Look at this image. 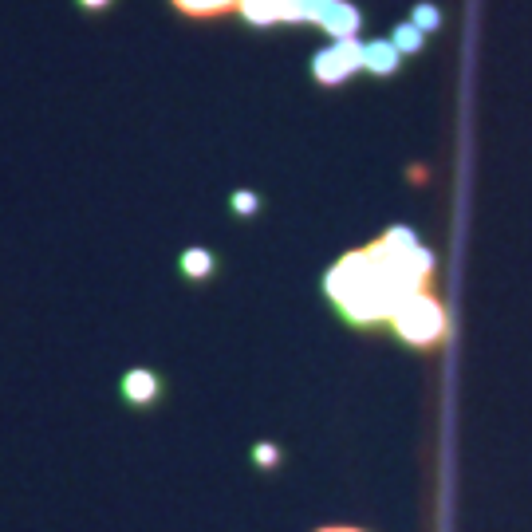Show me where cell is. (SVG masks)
Segmentation results:
<instances>
[{"label":"cell","instance_id":"1","mask_svg":"<svg viewBox=\"0 0 532 532\" xmlns=\"http://www.w3.org/2000/svg\"><path fill=\"white\" fill-rule=\"evenodd\" d=\"M430 280L434 253L414 237V229L395 225L367 249H355L343 261H335L324 288L347 324L375 328L391 324L410 296L430 292Z\"/></svg>","mask_w":532,"mask_h":532},{"label":"cell","instance_id":"2","mask_svg":"<svg viewBox=\"0 0 532 532\" xmlns=\"http://www.w3.org/2000/svg\"><path fill=\"white\" fill-rule=\"evenodd\" d=\"M391 328H395L402 343L426 351V347H438V343L450 339V316H446V308H442V300L434 292H418L395 312Z\"/></svg>","mask_w":532,"mask_h":532},{"label":"cell","instance_id":"3","mask_svg":"<svg viewBox=\"0 0 532 532\" xmlns=\"http://www.w3.org/2000/svg\"><path fill=\"white\" fill-rule=\"evenodd\" d=\"M359 67H363V44H359V40H335L332 48H324V52L312 60V75H316L324 87H339V83L351 79Z\"/></svg>","mask_w":532,"mask_h":532},{"label":"cell","instance_id":"4","mask_svg":"<svg viewBox=\"0 0 532 532\" xmlns=\"http://www.w3.org/2000/svg\"><path fill=\"white\" fill-rule=\"evenodd\" d=\"M123 399L131 402V406H150V402L162 399V379L154 375V371H146V367H134L123 375Z\"/></svg>","mask_w":532,"mask_h":532},{"label":"cell","instance_id":"5","mask_svg":"<svg viewBox=\"0 0 532 532\" xmlns=\"http://www.w3.org/2000/svg\"><path fill=\"white\" fill-rule=\"evenodd\" d=\"M320 28H324V32H332L335 40H355V32L363 28V16H359V8H355L351 0H335L332 8L324 12Z\"/></svg>","mask_w":532,"mask_h":532},{"label":"cell","instance_id":"6","mask_svg":"<svg viewBox=\"0 0 532 532\" xmlns=\"http://www.w3.org/2000/svg\"><path fill=\"white\" fill-rule=\"evenodd\" d=\"M363 67L371 75H395L402 67V52L391 40H371V44H363Z\"/></svg>","mask_w":532,"mask_h":532},{"label":"cell","instance_id":"7","mask_svg":"<svg viewBox=\"0 0 532 532\" xmlns=\"http://www.w3.org/2000/svg\"><path fill=\"white\" fill-rule=\"evenodd\" d=\"M237 12H241L245 24H253V28H276V24H284L280 0H241Z\"/></svg>","mask_w":532,"mask_h":532},{"label":"cell","instance_id":"8","mask_svg":"<svg viewBox=\"0 0 532 532\" xmlns=\"http://www.w3.org/2000/svg\"><path fill=\"white\" fill-rule=\"evenodd\" d=\"M335 0H280L284 8V24H316L324 20V12L332 8Z\"/></svg>","mask_w":532,"mask_h":532},{"label":"cell","instance_id":"9","mask_svg":"<svg viewBox=\"0 0 532 532\" xmlns=\"http://www.w3.org/2000/svg\"><path fill=\"white\" fill-rule=\"evenodd\" d=\"M182 16H190V20H217V16H229V12H237V4L241 0H170Z\"/></svg>","mask_w":532,"mask_h":532},{"label":"cell","instance_id":"10","mask_svg":"<svg viewBox=\"0 0 532 532\" xmlns=\"http://www.w3.org/2000/svg\"><path fill=\"white\" fill-rule=\"evenodd\" d=\"M178 268H182L186 280H209V276L217 272V261H213L209 249H186L182 261H178Z\"/></svg>","mask_w":532,"mask_h":532},{"label":"cell","instance_id":"11","mask_svg":"<svg viewBox=\"0 0 532 532\" xmlns=\"http://www.w3.org/2000/svg\"><path fill=\"white\" fill-rule=\"evenodd\" d=\"M422 40H426V36H422L410 20H402L399 28H395V36H391V44L402 52V60H406V56H418V52H422Z\"/></svg>","mask_w":532,"mask_h":532},{"label":"cell","instance_id":"12","mask_svg":"<svg viewBox=\"0 0 532 532\" xmlns=\"http://www.w3.org/2000/svg\"><path fill=\"white\" fill-rule=\"evenodd\" d=\"M410 24H414L422 36H426V32H438V28H442V8H438V4H414Z\"/></svg>","mask_w":532,"mask_h":532},{"label":"cell","instance_id":"13","mask_svg":"<svg viewBox=\"0 0 532 532\" xmlns=\"http://www.w3.org/2000/svg\"><path fill=\"white\" fill-rule=\"evenodd\" d=\"M229 205H233V213H237V217H253V213L261 209V198H257L253 190H237V194L229 198Z\"/></svg>","mask_w":532,"mask_h":532},{"label":"cell","instance_id":"14","mask_svg":"<svg viewBox=\"0 0 532 532\" xmlns=\"http://www.w3.org/2000/svg\"><path fill=\"white\" fill-rule=\"evenodd\" d=\"M253 458H257V466L272 469V466H276V462H280V450H276L272 442H261V446L253 450Z\"/></svg>","mask_w":532,"mask_h":532},{"label":"cell","instance_id":"15","mask_svg":"<svg viewBox=\"0 0 532 532\" xmlns=\"http://www.w3.org/2000/svg\"><path fill=\"white\" fill-rule=\"evenodd\" d=\"M75 4H79L83 12H107V8L115 4V0H75Z\"/></svg>","mask_w":532,"mask_h":532},{"label":"cell","instance_id":"16","mask_svg":"<svg viewBox=\"0 0 532 532\" xmlns=\"http://www.w3.org/2000/svg\"><path fill=\"white\" fill-rule=\"evenodd\" d=\"M320 532H363V529H347V525H332V529H320Z\"/></svg>","mask_w":532,"mask_h":532}]
</instances>
